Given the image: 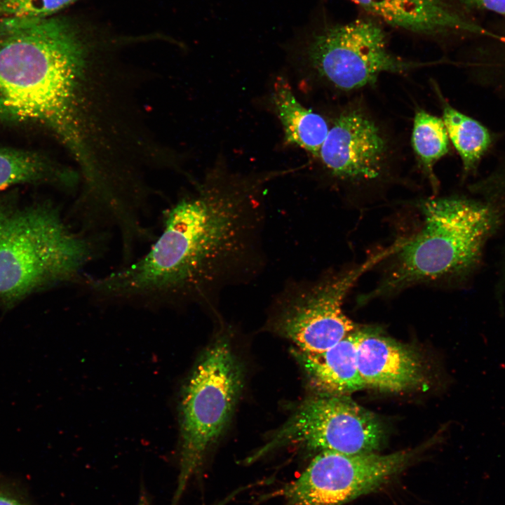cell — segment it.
Listing matches in <instances>:
<instances>
[{
	"label": "cell",
	"instance_id": "obj_1",
	"mask_svg": "<svg viewBox=\"0 0 505 505\" xmlns=\"http://www.w3.org/2000/svg\"><path fill=\"white\" fill-rule=\"evenodd\" d=\"M264 180L210 177L166 211L161 234L142 258L157 292L215 312L224 289L257 277L265 259Z\"/></svg>",
	"mask_w": 505,
	"mask_h": 505
},
{
	"label": "cell",
	"instance_id": "obj_2",
	"mask_svg": "<svg viewBox=\"0 0 505 505\" xmlns=\"http://www.w3.org/2000/svg\"><path fill=\"white\" fill-rule=\"evenodd\" d=\"M86 28L64 16L0 18V123L50 129L88 175L96 167L76 105L92 45Z\"/></svg>",
	"mask_w": 505,
	"mask_h": 505
},
{
	"label": "cell",
	"instance_id": "obj_3",
	"mask_svg": "<svg viewBox=\"0 0 505 505\" xmlns=\"http://www.w3.org/2000/svg\"><path fill=\"white\" fill-rule=\"evenodd\" d=\"M420 208L421 227L399 240L382 281L361 303L462 274L476 264L497 223L488 206L465 198H429Z\"/></svg>",
	"mask_w": 505,
	"mask_h": 505
},
{
	"label": "cell",
	"instance_id": "obj_4",
	"mask_svg": "<svg viewBox=\"0 0 505 505\" xmlns=\"http://www.w3.org/2000/svg\"><path fill=\"white\" fill-rule=\"evenodd\" d=\"M95 247L50 203L6 213L0 228V303L59 283L83 281Z\"/></svg>",
	"mask_w": 505,
	"mask_h": 505
},
{
	"label": "cell",
	"instance_id": "obj_5",
	"mask_svg": "<svg viewBox=\"0 0 505 505\" xmlns=\"http://www.w3.org/2000/svg\"><path fill=\"white\" fill-rule=\"evenodd\" d=\"M243 371L224 332L204 351L181 395L180 472L171 505L227 426L243 388Z\"/></svg>",
	"mask_w": 505,
	"mask_h": 505
},
{
	"label": "cell",
	"instance_id": "obj_6",
	"mask_svg": "<svg viewBox=\"0 0 505 505\" xmlns=\"http://www.w3.org/2000/svg\"><path fill=\"white\" fill-rule=\"evenodd\" d=\"M393 252L390 246L364 262L315 281H290L272 302L267 327L307 354L323 352L356 330L344 313L345 297L359 278Z\"/></svg>",
	"mask_w": 505,
	"mask_h": 505
},
{
	"label": "cell",
	"instance_id": "obj_7",
	"mask_svg": "<svg viewBox=\"0 0 505 505\" xmlns=\"http://www.w3.org/2000/svg\"><path fill=\"white\" fill-rule=\"evenodd\" d=\"M386 34L380 23L370 19L327 27L309 41V64L319 79L342 93L374 84L382 73L403 74L427 65L393 54Z\"/></svg>",
	"mask_w": 505,
	"mask_h": 505
},
{
	"label": "cell",
	"instance_id": "obj_8",
	"mask_svg": "<svg viewBox=\"0 0 505 505\" xmlns=\"http://www.w3.org/2000/svg\"><path fill=\"white\" fill-rule=\"evenodd\" d=\"M380 420L347 395H328L301 403L266 443L252 454V462L288 445L345 454L374 452L381 445Z\"/></svg>",
	"mask_w": 505,
	"mask_h": 505
},
{
	"label": "cell",
	"instance_id": "obj_9",
	"mask_svg": "<svg viewBox=\"0 0 505 505\" xmlns=\"http://www.w3.org/2000/svg\"><path fill=\"white\" fill-rule=\"evenodd\" d=\"M412 454L404 450L389 454L321 451L276 494L287 505H344L380 487Z\"/></svg>",
	"mask_w": 505,
	"mask_h": 505
},
{
	"label": "cell",
	"instance_id": "obj_10",
	"mask_svg": "<svg viewBox=\"0 0 505 505\" xmlns=\"http://www.w3.org/2000/svg\"><path fill=\"white\" fill-rule=\"evenodd\" d=\"M395 152L382 123L364 107L351 105L333 119L318 157L333 180L358 187L386 180Z\"/></svg>",
	"mask_w": 505,
	"mask_h": 505
},
{
	"label": "cell",
	"instance_id": "obj_11",
	"mask_svg": "<svg viewBox=\"0 0 505 505\" xmlns=\"http://www.w3.org/2000/svg\"><path fill=\"white\" fill-rule=\"evenodd\" d=\"M377 21L424 36L473 34L505 42L468 17L452 0H349Z\"/></svg>",
	"mask_w": 505,
	"mask_h": 505
},
{
	"label": "cell",
	"instance_id": "obj_12",
	"mask_svg": "<svg viewBox=\"0 0 505 505\" xmlns=\"http://www.w3.org/2000/svg\"><path fill=\"white\" fill-rule=\"evenodd\" d=\"M356 363L365 387L399 392L417 386L423 378L417 354L375 329L358 330Z\"/></svg>",
	"mask_w": 505,
	"mask_h": 505
},
{
	"label": "cell",
	"instance_id": "obj_13",
	"mask_svg": "<svg viewBox=\"0 0 505 505\" xmlns=\"http://www.w3.org/2000/svg\"><path fill=\"white\" fill-rule=\"evenodd\" d=\"M358 330L318 354L292 353L315 387L328 395H347L365 387L356 363Z\"/></svg>",
	"mask_w": 505,
	"mask_h": 505
},
{
	"label": "cell",
	"instance_id": "obj_14",
	"mask_svg": "<svg viewBox=\"0 0 505 505\" xmlns=\"http://www.w3.org/2000/svg\"><path fill=\"white\" fill-rule=\"evenodd\" d=\"M271 98L284 130L285 142L318 157L329 130L326 120L302 106L283 76L276 77Z\"/></svg>",
	"mask_w": 505,
	"mask_h": 505
},
{
	"label": "cell",
	"instance_id": "obj_15",
	"mask_svg": "<svg viewBox=\"0 0 505 505\" xmlns=\"http://www.w3.org/2000/svg\"><path fill=\"white\" fill-rule=\"evenodd\" d=\"M46 180L72 184L74 178L36 153L0 147V191L16 184Z\"/></svg>",
	"mask_w": 505,
	"mask_h": 505
},
{
	"label": "cell",
	"instance_id": "obj_16",
	"mask_svg": "<svg viewBox=\"0 0 505 505\" xmlns=\"http://www.w3.org/2000/svg\"><path fill=\"white\" fill-rule=\"evenodd\" d=\"M411 143L419 165L436 192L438 182L433 168L450 149V139L443 119L423 109L417 110L413 120Z\"/></svg>",
	"mask_w": 505,
	"mask_h": 505
},
{
	"label": "cell",
	"instance_id": "obj_17",
	"mask_svg": "<svg viewBox=\"0 0 505 505\" xmlns=\"http://www.w3.org/2000/svg\"><path fill=\"white\" fill-rule=\"evenodd\" d=\"M443 120L450 141L459 154L464 173L474 170L489 148L492 139L487 129L476 120L442 101Z\"/></svg>",
	"mask_w": 505,
	"mask_h": 505
},
{
	"label": "cell",
	"instance_id": "obj_18",
	"mask_svg": "<svg viewBox=\"0 0 505 505\" xmlns=\"http://www.w3.org/2000/svg\"><path fill=\"white\" fill-rule=\"evenodd\" d=\"M78 0H0V18H47Z\"/></svg>",
	"mask_w": 505,
	"mask_h": 505
},
{
	"label": "cell",
	"instance_id": "obj_19",
	"mask_svg": "<svg viewBox=\"0 0 505 505\" xmlns=\"http://www.w3.org/2000/svg\"><path fill=\"white\" fill-rule=\"evenodd\" d=\"M462 3L480 9L505 15V0H459Z\"/></svg>",
	"mask_w": 505,
	"mask_h": 505
},
{
	"label": "cell",
	"instance_id": "obj_20",
	"mask_svg": "<svg viewBox=\"0 0 505 505\" xmlns=\"http://www.w3.org/2000/svg\"><path fill=\"white\" fill-rule=\"evenodd\" d=\"M0 505H24L18 499L2 493H0Z\"/></svg>",
	"mask_w": 505,
	"mask_h": 505
},
{
	"label": "cell",
	"instance_id": "obj_21",
	"mask_svg": "<svg viewBox=\"0 0 505 505\" xmlns=\"http://www.w3.org/2000/svg\"><path fill=\"white\" fill-rule=\"evenodd\" d=\"M6 213H4L1 210H0V228L1 227L2 222L4 221V219L6 216Z\"/></svg>",
	"mask_w": 505,
	"mask_h": 505
},
{
	"label": "cell",
	"instance_id": "obj_22",
	"mask_svg": "<svg viewBox=\"0 0 505 505\" xmlns=\"http://www.w3.org/2000/svg\"><path fill=\"white\" fill-rule=\"evenodd\" d=\"M227 499H225L224 501H223V502H221V503L217 504H216V505H224V504L226 503Z\"/></svg>",
	"mask_w": 505,
	"mask_h": 505
}]
</instances>
